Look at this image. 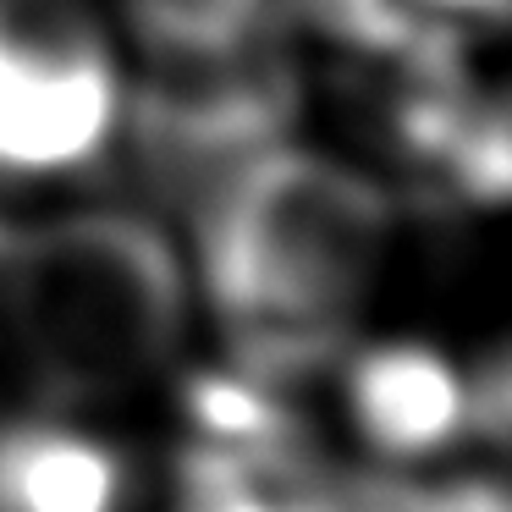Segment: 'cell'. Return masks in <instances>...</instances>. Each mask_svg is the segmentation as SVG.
<instances>
[{"label": "cell", "mask_w": 512, "mask_h": 512, "mask_svg": "<svg viewBox=\"0 0 512 512\" xmlns=\"http://www.w3.org/2000/svg\"><path fill=\"white\" fill-rule=\"evenodd\" d=\"M188 210L237 375L281 391L336 364L391 232L386 193L314 149H259Z\"/></svg>", "instance_id": "6da1fadb"}, {"label": "cell", "mask_w": 512, "mask_h": 512, "mask_svg": "<svg viewBox=\"0 0 512 512\" xmlns=\"http://www.w3.org/2000/svg\"><path fill=\"white\" fill-rule=\"evenodd\" d=\"M0 314L45 397H116L177 347L182 270L138 215H61L12 232L0 254Z\"/></svg>", "instance_id": "7a4b0ae2"}, {"label": "cell", "mask_w": 512, "mask_h": 512, "mask_svg": "<svg viewBox=\"0 0 512 512\" xmlns=\"http://www.w3.org/2000/svg\"><path fill=\"white\" fill-rule=\"evenodd\" d=\"M303 105L298 61L270 34L221 50L155 56L127 105V133L149 193L193 204L215 177L270 149Z\"/></svg>", "instance_id": "3957f363"}, {"label": "cell", "mask_w": 512, "mask_h": 512, "mask_svg": "<svg viewBox=\"0 0 512 512\" xmlns=\"http://www.w3.org/2000/svg\"><path fill=\"white\" fill-rule=\"evenodd\" d=\"M116 127V67L83 0H0V177L89 166Z\"/></svg>", "instance_id": "277c9868"}, {"label": "cell", "mask_w": 512, "mask_h": 512, "mask_svg": "<svg viewBox=\"0 0 512 512\" xmlns=\"http://www.w3.org/2000/svg\"><path fill=\"white\" fill-rule=\"evenodd\" d=\"M353 424L380 457H435L468 430V397L435 347L386 342L353 358L347 369Z\"/></svg>", "instance_id": "5b68a950"}, {"label": "cell", "mask_w": 512, "mask_h": 512, "mask_svg": "<svg viewBox=\"0 0 512 512\" xmlns=\"http://www.w3.org/2000/svg\"><path fill=\"white\" fill-rule=\"evenodd\" d=\"M127 474L105 441L56 419L0 424V512H122Z\"/></svg>", "instance_id": "8992f818"}, {"label": "cell", "mask_w": 512, "mask_h": 512, "mask_svg": "<svg viewBox=\"0 0 512 512\" xmlns=\"http://www.w3.org/2000/svg\"><path fill=\"white\" fill-rule=\"evenodd\" d=\"M325 479L314 446L281 457H232L193 441L177 463V512H325Z\"/></svg>", "instance_id": "52a82bcc"}, {"label": "cell", "mask_w": 512, "mask_h": 512, "mask_svg": "<svg viewBox=\"0 0 512 512\" xmlns=\"http://www.w3.org/2000/svg\"><path fill=\"white\" fill-rule=\"evenodd\" d=\"M182 413L199 430L204 446L232 457H281L314 446L303 435L298 413L270 386L237 375V369H199L182 380Z\"/></svg>", "instance_id": "ba28073f"}, {"label": "cell", "mask_w": 512, "mask_h": 512, "mask_svg": "<svg viewBox=\"0 0 512 512\" xmlns=\"http://www.w3.org/2000/svg\"><path fill=\"white\" fill-rule=\"evenodd\" d=\"M122 6L149 56H177V50H221L265 34L270 0H122Z\"/></svg>", "instance_id": "9c48e42d"}, {"label": "cell", "mask_w": 512, "mask_h": 512, "mask_svg": "<svg viewBox=\"0 0 512 512\" xmlns=\"http://www.w3.org/2000/svg\"><path fill=\"white\" fill-rule=\"evenodd\" d=\"M468 397V435H479L485 446L507 441V408H512V364H507V347H490L485 358L474 364L463 386Z\"/></svg>", "instance_id": "30bf717a"}]
</instances>
